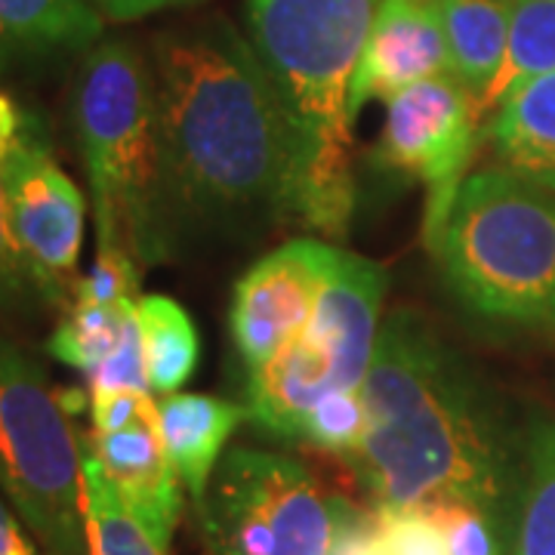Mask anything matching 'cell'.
Returning a JSON list of instances; mask_svg holds the SVG:
<instances>
[{"instance_id": "obj_2", "label": "cell", "mask_w": 555, "mask_h": 555, "mask_svg": "<svg viewBox=\"0 0 555 555\" xmlns=\"http://www.w3.org/2000/svg\"><path fill=\"white\" fill-rule=\"evenodd\" d=\"M367 429L349 460L377 506L466 503L506 521L513 451L469 364L414 312L379 327L361 383Z\"/></svg>"}, {"instance_id": "obj_22", "label": "cell", "mask_w": 555, "mask_h": 555, "mask_svg": "<svg viewBox=\"0 0 555 555\" xmlns=\"http://www.w3.org/2000/svg\"><path fill=\"white\" fill-rule=\"evenodd\" d=\"M139 327L137 302L127 306H87L75 302L62 318L56 334L47 343V352L62 364L90 377L100 364L120 349V343Z\"/></svg>"}, {"instance_id": "obj_1", "label": "cell", "mask_w": 555, "mask_h": 555, "mask_svg": "<svg viewBox=\"0 0 555 555\" xmlns=\"http://www.w3.org/2000/svg\"><path fill=\"white\" fill-rule=\"evenodd\" d=\"M155 68L170 241L179 229L302 222V142L254 43L210 16L164 31Z\"/></svg>"}, {"instance_id": "obj_33", "label": "cell", "mask_w": 555, "mask_h": 555, "mask_svg": "<svg viewBox=\"0 0 555 555\" xmlns=\"http://www.w3.org/2000/svg\"><path fill=\"white\" fill-rule=\"evenodd\" d=\"M506 3H516V0H506Z\"/></svg>"}, {"instance_id": "obj_4", "label": "cell", "mask_w": 555, "mask_h": 555, "mask_svg": "<svg viewBox=\"0 0 555 555\" xmlns=\"http://www.w3.org/2000/svg\"><path fill=\"white\" fill-rule=\"evenodd\" d=\"M426 247L469 312L555 331V192L481 167L460 179Z\"/></svg>"}, {"instance_id": "obj_10", "label": "cell", "mask_w": 555, "mask_h": 555, "mask_svg": "<svg viewBox=\"0 0 555 555\" xmlns=\"http://www.w3.org/2000/svg\"><path fill=\"white\" fill-rule=\"evenodd\" d=\"M339 250L315 238L287 241L238 278L232 294V339L254 374L297 339L337 266Z\"/></svg>"}, {"instance_id": "obj_9", "label": "cell", "mask_w": 555, "mask_h": 555, "mask_svg": "<svg viewBox=\"0 0 555 555\" xmlns=\"http://www.w3.org/2000/svg\"><path fill=\"white\" fill-rule=\"evenodd\" d=\"M476 100L454 75L420 80L386 100L377 160L429 189L423 238L436 229L448 201L466 177L478 139Z\"/></svg>"}, {"instance_id": "obj_14", "label": "cell", "mask_w": 555, "mask_h": 555, "mask_svg": "<svg viewBox=\"0 0 555 555\" xmlns=\"http://www.w3.org/2000/svg\"><path fill=\"white\" fill-rule=\"evenodd\" d=\"M337 389L334 364L306 334L291 339L247 383V420L262 433L299 441V429L321 398Z\"/></svg>"}, {"instance_id": "obj_28", "label": "cell", "mask_w": 555, "mask_h": 555, "mask_svg": "<svg viewBox=\"0 0 555 555\" xmlns=\"http://www.w3.org/2000/svg\"><path fill=\"white\" fill-rule=\"evenodd\" d=\"M331 506H334L331 555H396L379 509H358L343 496H334Z\"/></svg>"}, {"instance_id": "obj_32", "label": "cell", "mask_w": 555, "mask_h": 555, "mask_svg": "<svg viewBox=\"0 0 555 555\" xmlns=\"http://www.w3.org/2000/svg\"><path fill=\"white\" fill-rule=\"evenodd\" d=\"M0 555H35L31 543L22 534L20 521L7 509L3 500H0Z\"/></svg>"}, {"instance_id": "obj_5", "label": "cell", "mask_w": 555, "mask_h": 555, "mask_svg": "<svg viewBox=\"0 0 555 555\" xmlns=\"http://www.w3.org/2000/svg\"><path fill=\"white\" fill-rule=\"evenodd\" d=\"M75 130L93 189L100 250L118 247L139 269L170 250L160 195L158 80L127 40L90 47L75 78Z\"/></svg>"}, {"instance_id": "obj_25", "label": "cell", "mask_w": 555, "mask_h": 555, "mask_svg": "<svg viewBox=\"0 0 555 555\" xmlns=\"http://www.w3.org/2000/svg\"><path fill=\"white\" fill-rule=\"evenodd\" d=\"M423 509L436 518L451 555H506V531L488 513L466 503H433Z\"/></svg>"}, {"instance_id": "obj_12", "label": "cell", "mask_w": 555, "mask_h": 555, "mask_svg": "<svg viewBox=\"0 0 555 555\" xmlns=\"http://www.w3.org/2000/svg\"><path fill=\"white\" fill-rule=\"evenodd\" d=\"M386 272L371 259L339 250L309 327L302 331L334 364L337 389H361L379 337Z\"/></svg>"}, {"instance_id": "obj_18", "label": "cell", "mask_w": 555, "mask_h": 555, "mask_svg": "<svg viewBox=\"0 0 555 555\" xmlns=\"http://www.w3.org/2000/svg\"><path fill=\"white\" fill-rule=\"evenodd\" d=\"M436 7L441 28H444V40H448L451 75L476 100L478 108L503 65V56H506L513 3H506V0H436Z\"/></svg>"}, {"instance_id": "obj_11", "label": "cell", "mask_w": 555, "mask_h": 555, "mask_svg": "<svg viewBox=\"0 0 555 555\" xmlns=\"http://www.w3.org/2000/svg\"><path fill=\"white\" fill-rule=\"evenodd\" d=\"M444 75H451V56L436 0H383L352 78L349 115L356 120L364 102L392 100Z\"/></svg>"}, {"instance_id": "obj_24", "label": "cell", "mask_w": 555, "mask_h": 555, "mask_svg": "<svg viewBox=\"0 0 555 555\" xmlns=\"http://www.w3.org/2000/svg\"><path fill=\"white\" fill-rule=\"evenodd\" d=\"M364 429H367V408L361 389H334L302 420L299 441L327 454L352 456L364 438Z\"/></svg>"}, {"instance_id": "obj_27", "label": "cell", "mask_w": 555, "mask_h": 555, "mask_svg": "<svg viewBox=\"0 0 555 555\" xmlns=\"http://www.w3.org/2000/svg\"><path fill=\"white\" fill-rule=\"evenodd\" d=\"M22 118H25V112L0 90V309L13 306L28 291V281L22 275L20 262H16L13 247H10V238H7V204H3L7 155H10V145H13L16 133H20Z\"/></svg>"}, {"instance_id": "obj_19", "label": "cell", "mask_w": 555, "mask_h": 555, "mask_svg": "<svg viewBox=\"0 0 555 555\" xmlns=\"http://www.w3.org/2000/svg\"><path fill=\"white\" fill-rule=\"evenodd\" d=\"M137 321L149 389L160 398L173 396L192 379L198 367L201 343L195 321L177 299L160 297V294L139 297Z\"/></svg>"}, {"instance_id": "obj_31", "label": "cell", "mask_w": 555, "mask_h": 555, "mask_svg": "<svg viewBox=\"0 0 555 555\" xmlns=\"http://www.w3.org/2000/svg\"><path fill=\"white\" fill-rule=\"evenodd\" d=\"M93 3L108 22H133L142 20V16H152L158 10L189 7V3H201V0H93Z\"/></svg>"}, {"instance_id": "obj_26", "label": "cell", "mask_w": 555, "mask_h": 555, "mask_svg": "<svg viewBox=\"0 0 555 555\" xmlns=\"http://www.w3.org/2000/svg\"><path fill=\"white\" fill-rule=\"evenodd\" d=\"M139 262L127 250L108 247L96 250V259L87 275L75 284V302L87 306H127L139 302Z\"/></svg>"}, {"instance_id": "obj_8", "label": "cell", "mask_w": 555, "mask_h": 555, "mask_svg": "<svg viewBox=\"0 0 555 555\" xmlns=\"http://www.w3.org/2000/svg\"><path fill=\"white\" fill-rule=\"evenodd\" d=\"M7 238L28 287L50 302H75L87 204L62 170L35 115H25L3 170Z\"/></svg>"}, {"instance_id": "obj_3", "label": "cell", "mask_w": 555, "mask_h": 555, "mask_svg": "<svg viewBox=\"0 0 555 555\" xmlns=\"http://www.w3.org/2000/svg\"><path fill=\"white\" fill-rule=\"evenodd\" d=\"M383 0H244L250 43L302 142V225L343 238L356 207L349 93Z\"/></svg>"}, {"instance_id": "obj_16", "label": "cell", "mask_w": 555, "mask_h": 555, "mask_svg": "<svg viewBox=\"0 0 555 555\" xmlns=\"http://www.w3.org/2000/svg\"><path fill=\"white\" fill-rule=\"evenodd\" d=\"M485 133L503 167L555 192V72L513 90Z\"/></svg>"}, {"instance_id": "obj_17", "label": "cell", "mask_w": 555, "mask_h": 555, "mask_svg": "<svg viewBox=\"0 0 555 555\" xmlns=\"http://www.w3.org/2000/svg\"><path fill=\"white\" fill-rule=\"evenodd\" d=\"M100 35L93 0H0V68L87 50Z\"/></svg>"}, {"instance_id": "obj_23", "label": "cell", "mask_w": 555, "mask_h": 555, "mask_svg": "<svg viewBox=\"0 0 555 555\" xmlns=\"http://www.w3.org/2000/svg\"><path fill=\"white\" fill-rule=\"evenodd\" d=\"M513 555H555V420L543 423L528 444Z\"/></svg>"}, {"instance_id": "obj_30", "label": "cell", "mask_w": 555, "mask_h": 555, "mask_svg": "<svg viewBox=\"0 0 555 555\" xmlns=\"http://www.w3.org/2000/svg\"><path fill=\"white\" fill-rule=\"evenodd\" d=\"M87 383H90V392H112V389H145V392H152L149 389V374H145L139 327L120 343L115 356L87 377Z\"/></svg>"}, {"instance_id": "obj_29", "label": "cell", "mask_w": 555, "mask_h": 555, "mask_svg": "<svg viewBox=\"0 0 555 555\" xmlns=\"http://www.w3.org/2000/svg\"><path fill=\"white\" fill-rule=\"evenodd\" d=\"M93 433H124L142 423H158V401L145 389L90 392Z\"/></svg>"}, {"instance_id": "obj_21", "label": "cell", "mask_w": 555, "mask_h": 555, "mask_svg": "<svg viewBox=\"0 0 555 555\" xmlns=\"http://www.w3.org/2000/svg\"><path fill=\"white\" fill-rule=\"evenodd\" d=\"M83 525L90 555H167L90 451L83 454Z\"/></svg>"}, {"instance_id": "obj_6", "label": "cell", "mask_w": 555, "mask_h": 555, "mask_svg": "<svg viewBox=\"0 0 555 555\" xmlns=\"http://www.w3.org/2000/svg\"><path fill=\"white\" fill-rule=\"evenodd\" d=\"M0 491L47 555H90L83 451L38 361L0 339Z\"/></svg>"}, {"instance_id": "obj_13", "label": "cell", "mask_w": 555, "mask_h": 555, "mask_svg": "<svg viewBox=\"0 0 555 555\" xmlns=\"http://www.w3.org/2000/svg\"><path fill=\"white\" fill-rule=\"evenodd\" d=\"M87 451L100 460L139 521L170 550V537L182 516V481L167 456L158 423H142L124 433H93Z\"/></svg>"}, {"instance_id": "obj_7", "label": "cell", "mask_w": 555, "mask_h": 555, "mask_svg": "<svg viewBox=\"0 0 555 555\" xmlns=\"http://www.w3.org/2000/svg\"><path fill=\"white\" fill-rule=\"evenodd\" d=\"M210 555H331L334 506L291 456L235 448L198 503Z\"/></svg>"}, {"instance_id": "obj_15", "label": "cell", "mask_w": 555, "mask_h": 555, "mask_svg": "<svg viewBox=\"0 0 555 555\" xmlns=\"http://www.w3.org/2000/svg\"><path fill=\"white\" fill-rule=\"evenodd\" d=\"M241 420H247V411L241 404L214 396L173 392L158 401L164 448L195 506L207 494L210 478L222 463L219 456L225 451V441L238 429Z\"/></svg>"}, {"instance_id": "obj_20", "label": "cell", "mask_w": 555, "mask_h": 555, "mask_svg": "<svg viewBox=\"0 0 555 555\" xmlns=\"http://www.w3.org/2000/svg\"><path fill=\"white\" fill-rule=\"evenodd\" d=\"M555 72V0H516L509 16L506 56L491 80L478 115L500 108L513 90Z\"/></svg>"}]
</instances>
